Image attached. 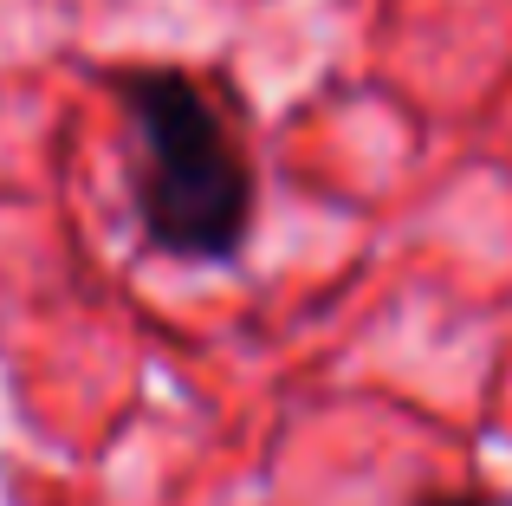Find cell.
Wrapping results in <instances>:
<instances>
[{"mask_svg":"<svg viewBox=\"0 0 512 506\" xmlns=\"http://www.w3.org/2000/svg\"><path fill=\"white\" fill-rule=\"evenodd\" d=\"M130 130V208L143 241L188 266H227L253 234V169L227 117L188 72H111Z\"/></svg>","mask_w":512,"mask_h":506,"instance_id":"cell-1","label":"cell"},{"mask_svg":"<svg viewBox=\"0 0 512 506\" xmlns=\"http://www.w3.org/2000/svg\"><path fill=\"white\" fill-rule=\"evenodd\" d=\"M415 506H493V500H480V494H422Z\"/></svg>","mask_w":512,"mask_h":506,"instance_id":"cell-2","label":"cell"}]
</instances>
